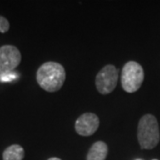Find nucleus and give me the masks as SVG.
Returning a JSON list of instances; mask_svg holds the SVG:
<instances>
[{
  "mask_svg": "<svg viewBox=\"0 0 160 160\" xmlns=\"http://www.w3.org/2000/svg\"><path fill=\"white\" fill-rule=\"evenodd\" d=\"M118 69L113 65H106L99 71L95 78L98 92L102 94H109L114 91L118 82Z\"/></svg>",
  "mask_w": 160,
  "mask_h": 160,
  "instance_id": "obj_4",
  "label": "nucleus"
},
{
  "mask_svg": "<svg viewBox=\"0 0 160 160\" xmlns=\"http://www.w3.org/2000/svg\"><path fill=\"white\" fill-rule=\"evenodd\" d=\"M144 79L142 67L136 62H128L125 64L121 74V84L127 92H134L140 89Z\"/></svg>",
  "mask_w": 160,
  "mask_h": 160,
  "instance_id": "obj_3",
  "label": "nucleus"
},
{
  "mask_svg": "<svg viewBox=\"0 0 160 160\" xmlns=\"http://www.w3.org/2000/svg\"><path fill=\"white\" fill-rule=\"evenodd\" d=\"M48 160H62L61 158H49Z\"/></svg>",
  "mask_w": 160,
  "mask_h": 160,
  "instance_id": "obj_11",
  "label": "nucleus"
},
{
  "mask_svg": "<svg viewBox=\"0 0 160 160\" xmlns=\"http://www.w3.org/2000/svg\"><path fill=\"white\" fill-rule=\"evenodd\" d=\"M108 155V146L107 144L98 141L92 144L86 156V160H105Z\"/></svg>",
  "mask_w": 160,
  "mask_h": 160,
  "instance_id": "obj_7",
  "label": "nucleus"
},
{
  "mask_svg": "<svg viewBox=\"0 0 160 160\" xmlns=\"http://www.w3.org/2000/svg\"><path fill=\"white\" fill-rule=\"evenodd\" d=\"M100 126V120L94 113H85L81 115L76 121V132L82 136H90L97 131Z\"/></svg>",
  "mask_w": 160,
  "mask_h": 160,
  "instance_id": "obj_6",
  "label": "nucleus"
},
{
  "mask_svg": "<svg viewBox=\"0 0 160 160\" xmlns=\"http://www.w3.org/2000/svg\"><path fill=\"white\" fill-rule=\"evenodd\" d=\"M138 160H141V159H138Z\"/></svg>",
  "mask_w": 160,
  "mask_h": 160,
  "instance_id": "obj_13",
  "label": "nucleus"
},
{
  "mask_svg": "<svg viewBox=\"0 0 160 160\" xmlns=\"http://www.w3.org/2000/svg\"><path fill=\"white\" fill-rule=\"evenodd\" d=\"M139 144L143 149L155 148L160 141L159 126L153 115L147 114L139 121L137 130Z\"/></svg>",
  "mask_w": 160,
  "mask_h": 160,
  "instance_id": "obj_2",
  "label": "nucleus"
},
{
  "mask_svg": "<svg viewBox=\"0 0 160 160\" xmlns=\"http://www.w3.org/2000/svg\"><path fill=\"white\" fill-rule=\"evenodd\" d=\"M66 78L63 66L55 62H47L42 64L37 71V81L39 86L49 92L59 91Z\"/></svg>",
  "mask_w": 160,
  "mask_h": 160,
  "instance_id": "obj_1",
  "label": "nucleus"
},
{
  "mask_svg": "<svg viewBox=\"0 0 160 160\" xmlns=\"http://www.w3.org/2000/svg\"><path fill=\"white\" fill-rule=\"evenodd\" d=\"M22 61V54L16 46L6 45L0 47V77L13 72Z\"/></svg>",
  "mask_w": 160,
  "mask_h": 160,
  "instance_id": "obj_5",
  "label": "nucleus"
},
{
  "mask_svg": "<svg viewBox=\"0 0 160 160\" xmlns=\"http://www.w3.org/2000/svg\"><path fill=\"white\" fill-rule=\"evenodd\" d=\"M9 28H10V23L8 22V20L4 16L0 15V32L6 33L9 30Z\"/></svg>",
  "mask_w": 160,
  "mask_h": 160,
  "instance_id": "obj_9",
  "label": "nucleus"
},
{
  "mask_svg": "<svg viewBox=\"0 0 160 160\" xmlns=\"http://www.w3.org/2000/svg\"><path fill=\"white\" fill-rule=\"evenodd\" d=\"M153 160H158V159H153Z\"/></svg>",
  "mask_w": 160,
  "mask_h": 160,
  "instance_id": "obj_12",
  "label": "nucleus"
},
{
  "mask_svg": "<svg viewBox=\"0 0 160 160\" xmlns=\"http://www.w3.org/2000/svg\"><path fill=\"white\" fill-rule=\"evenodd\" d=\"M15 78H17V74L16 73H13V72H11V73H8V74L4 75L2 77H0V81L1 82H9V81H12Z\"/></svg>",
  "mask_w": 160,
  "mask_h": 160,
  "instance_id": "obj_10",
  "label": "nucleus"
},
{
  "mask_svg": "<svg viewBox=\"0 0 160 160\" xmlns=\"http://www.w3.org/2000/svg\"><path fill=\"white\" fill-rule=\"evenodd\" d=\"M25 156L24 149L21 145L13 144L7 147L3 152V160H22Z\"/></svg>",
  "mask_w": 160,
  "mask_h": 160,
  "instance_id": "obj_8",
  "label": "nucleus"
}]
</instances>
